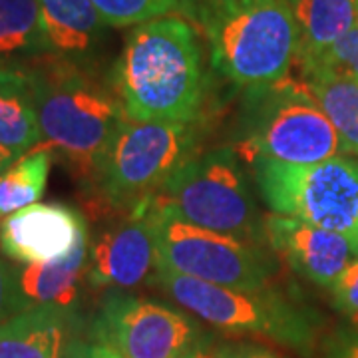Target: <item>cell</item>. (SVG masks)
<instances>
[{"instance_id": "6da1fadb", "label": "cell", "mask_w": 358, "mask_h": 358, "mask_svg": "<svg viewBox=\"0 0 358 358\" xmlns=\"http://www.w3.org/2000/svg\"><path fill=\"white\" fill-rule=\"evenodd\" d=\"M114 88L134 122L192 124L205 92L203 52L193 26L178 16L136 26L117 58Z\"/></svg>"}, {"instance_id": "7a4b0ae2", "label": "cell", "mask_w": 358, "mask_h": 358, "mask_svg": "<svg viewBox=\"0 0 358 358\" xmlns=\"http://www.w3.org/2000/svg\"><path fill=\"white\" fill-rule=\"evenodd\" d=\"M24 70L44 143L64 157L74 176L94 181L108 148L129 120L115 88H108L82 64L56 56Z\"/></svg>"}, {"instance_id": "3957f363", "label": "cell", "mask_w": 358, "mask_h": 358, "mask_svg": "<svg viewBox=\"0 0 358 358\" xmlns=\"http://www.w3.org/2000/svg\"><path fill=\"white\" fill-rule=\"evenodd\" d=\"M213 64L239 86H267L287 76L296 60L299 32L289 0H245L201 8Z\"/></svg>"}, {"instance_id": "277c9868", "label": "cell", "mask_w": 358, "mask_h": 358, "mask_svg": "<svg viewBox=\"0 0 358 358\" xmlns=\"http://www.w3.org/2000/svg\"><path fill=\"white\" fill-rule=\"evenodd\" d=\"M145 205L157 215L245 241L265 239L249 181L229 148L193 155Z\"/></svg>"}, {"instance_id": "5b68a950", "label": "cell", "mask_w": 358, "mask_h": 358, "mask_svg": "<svg viewBox=\"0 0 358 358\" xmlns=\"http://www.w3.org/2000/svg\"><path fill=\"white\" fill-rule=\"evenodd\" d=\"M243 152L251 162L319 164L345 152L343 140L307 84L282 78L251 88Z\"/></svg>"}, {"instance_id": "8992f818", "label": "cell", "mask_w": 358, "mask_h": 358, "mask_svg": "<svg viewBox=\"0 0 358 358\" xmlns=\"http://www.w3.org/2000/svg\"><path fill=\"white\" fill-rule=\"evenodd\" d=\"M154 282L179 307L231 334H255L282 346L305 350L313 343V317L271 289L241 291L219 287L157 267Z\"/></svg>"}, {"instance_id": "52a82bcc", "label": "cell", "mask_w": 358, "mask_h": 358, "mask_svg": "<svg viewBox=\"0 0 358 358\" xmlns=\"http://www.w3.org/2000/svg\"><path fill=\"white\" fill-rule=\"evenodd\" d=\"M261 199L285 215L346 237L358 251V164L331 157L319 164H281L257 159Z\"/></svg>"}, {"instance_id": "ba28073f", "label": "cell", "mask_w": 358, "mask_h": 358, "mask_svg": "<svg viewBox=\"0 0 358 358\" xmlns=\"http://www.w3.org/2000/svg\"><path fill=\"white\" fill-rule=\"evenodd\" d=\"M192 124L128 120L94 176L98 193L126 213L152 201L166 181L195 155Z\"/></svg>"}, {"instance_id": "9c48e42d", "label": "cell", "mask_w": 358, "mask_h": 358, "mask_svg": "<svg viewBox=\"0 0 358 358\" xmlns=\"http://www.w3.org/2000/svg\"><path fill=\"white\" fill-rule=\"evenodd\" d=\"M157 267L219 287L259 291L277 263L253 241L157 215Z\"/></svg>"}, {"instance_id": "30bf717a", "label": "cell", "mask_w": 358, "mask_h": 358, "mask_svg": "<svg viewBox=\"0 0 358 358\" xmlns=\"http://www.w3.org/2000/svg\"><path fill=\"white\" fill-rule=\"evenodd\" d=\"M201 338V327L187 313L117 289L103 296L92 324V341L124 358H183Z\"/></svg>"}, {"instance_id": "8fae6325", "label": "cell", "mask_w": 358, "mask_h": 358, "mask_svg": "<svg viewBox=\"0 0 358 358\" xmlns=\"http://www.w3.org/2000/svg\"><path fill=\"white\" fill-rule=\"evenodd\" d=\"M157 271V213L140 205L98 231L88 245L92 289H131Z\"/></svg>"}, {"instance_id": "7c38bea8", "label": "cell", "mask_w": 358, "mask_h": 358, "mask_svg": "<svg viewBox=\"0 0 358 358\" xmlns=\"http://www.w3.org/2000/svg\"><path fill=\"white\" fill-rule=\"evenodd\" d=\"M88 237V223L76 207L34 203L0 219L2 255L18 265H46L70 255Z\"/></svg>"}, {"instance_id": "4fadbf2b", "label": "cell", "mask_w": 358, "mask_h": 358, "mask_svg": "<svg viewBox=\"0 0 358 358\" xmlns=\"http://www.w3.org/2000/svg\"><path fill=\"white\" fill-rule=\"evenodd\" d=\"M263 237L273 251L310 282L331 289L358 251L346 237L285 215L263 221Z\"/></svg>"}, {"instance_id": "5bb4252c", "label": "cell", "mask_w": 358, "mask_h": 358, "mask_svg": "<svg viewBox=\"0 0 358 358\" xmlns=\"http://www.w3.org/2000/svg\"><path fill=\"white\" fill-rule=\"evenodd\" d=\"M90 235L84 237L70 255L46 265L14 263L16 287L22 310L52 307L76 315L88 268Z\"/></svg>"}, {"instance_id": "9a60e30c", "label": "cell", "mask_w": 358, "mask_h": 358, "mask_svg": "<svg viewBox=\"0 0 358 358\" xmlns=\"http://www.w3.org/2000/svg\"><path fill=\"white\" fill-rule=\"evenodd\" d=\"M76 315L52 307L22 310L0 322V358H70Z\"/></svg>"}, {"instance_id": "2e32d148", "label": "cell", "mask_w": 358, "mask_h": 358, "mask_svg": "<svg viewBox=\"0 0 358 358\" xmlns=\"http://www.w3.org/2000/svg\"><path fill=\"white\" fill-rule=\"evenodd\" d=\"M48 56L82 62L98 50L108 24L92 0H38Z\"/></svg>"}, {"instance_id": "e0dca14e", "label": "cell", "mask_w": 358, "mask_h": 358, "mask_svg": "<svg viewBox=\"0 0 358 358\" xmlns=\"http://www.w3.org/2000/svg\"><path fill=\"white\" fill-rule=\"evenodd\" d=\"M296 32L301 68L319 64L358 20L357 0H289Z\"/></svg>"}, {"instance_id": "ac0fdd59", "label": "cell", "mask_w": 358, "mask_h": 358, "mask_svg": "<svg viewBox=\"0 0 358 358\" xmlns=\"http://www.w3.org/2000/svg\"><path fill=\"white\" fill-rule=\"evenodd\" d=\"M44 143L24 68H0V148L18 159Z\"/></svg>"}, {"instance_id": "d6986e66", "label": "cell", "mask_w": 358, "mask_h": 358, "mask_svg": "<svg viewBox=\"0 0 358 358\" xmlns=\"http://www.w3.org/2000/svg\"><path fill=\"white\" fill-rule=\"evenodd\" d=\"M305 84L338 131L345 152L358 154V82L327 64L303 68Z\"/></svg>"}, {"instance_id": "ffe728a7", "label": "cell", "mask_w": 358, "mask_h": 358, "mask_svg": "<svg viewBox=\"0 0 358 358\" xmlns=\"http://www.w3.org/2000/svg\"><path fill=\"white\" fill-rule=\"evenodd\" d=\"M48 56L38 0H0V68Z\"/></svg>"}, {"instance_id": "44dd1931", "label": "cell", "mask_w": 358, "mask_h": 358, "mask_svg": "<svg viewBox=\"0 0 358 358\" xmlns=\"http://www.w3.org/2000/svg\"><path fill=\"white\" fill-rule=\"evenodd\" d=\"M54 150L40 143L0 173V219L38 203L48 185Z\"/></svg>"}, {"instance_id": "7402d4cb", "label": "cell", "mask_w": 358, "mask_h": 358, "mask_svg": "<svg viewBox=\"0 0 358 358\" xmlns=\"http://www.w3.org/2000/svg\"><path fill=\"white\" fill-rule=\"evenodd\" d=\"M108 26L124 28L167 16L179 6V0H92Z\"/></svg>"}, {"instance_id": "603a6c76", "label": "cell", "mask_w": 358, "mask_h": 358, "mask_svg": "<svg viewBox=\"0 0 358 358\" xmlns=\"http://www.w3.org/2000/svg\"><path fill=\"white\" fill-rule=\"evenodd\" d=\"M319 64L331 66L358 82V20L345 36L334 44Z\"/></svg>"}, {"instance_id": "cb8c5ba5", "label": "cell", "mask_w": 358, "mask_h": 358, "mask_svg": "<svg viewBox=\"0 0 358 358\" xmlns=\"http://www.w3.org/2000/svg\"><path fill=\"white\" fill-rule=\"evenodd\" d=\"M331 293H333L334 307L338 308L346 319L358 324V257L334 281Z\"/></svg>"}, {"instance_id": "d4e9b609", "label": "cell", "mask_w": 358, "mask_h": 358, "mask_svg": "<svg viewBox=\"0 0 358 358\" xmlns=\"http://www.w3.org/2000/svg\"><path fill=\"white\" fill-rule=\"evenodd\" d=\"M18 313H22V305L16 287L14 263L0 255V322L8 320Z\"/></svg>"}, {"instance_id": "484cf974", "label": "cell", "mask_w": 358, "mask_h": 358, "mask_svg": "<svg viewBox=\"0 0 358 358\" xmlns=\"http://www.w3.org/2000/svg\"><path fill=\"white\" fill-rule=\"evenodd\" d=\"M213 355H215V358H282L277 352L268 350V348L249 345V343L221 345Z\"/></svg>"}, {"instance_id": "4316f807", "label": "cell", "mask_w": 358, "mask_h": 358, "mask_svg": "<svg viewBox=\"0 0 358 358\" xmlns=\"http://www.w3.org/2000/svg\"><path fill=\"white\" fill-rule=\"evenodd\" d=\"M327 355L329 358H358V331H341L334 334Z\"/></svg>"}, {"instance_id": "83f0119b", "label": "cell", "mask_w": 358, "mask_h": 358, "mask_svg": "<svg viewBox=\"0 0 358 358\" xmlns=\"http://www.w3.org/2000/svg\"><path fill=\"white\" fill-rule=\"evenodd\" d=\"M70 358H124L114 348L102 345L98 341H74Z\"/></svg>"}, {"instance_id": "f1b7e54d", "label": "cell", "mask_w": 358, "mask_h": 358, "mask_svg": "<svg viewBox=\"0 0 358 358\" xmlns=\"http://www.w3.org/2000/svg\"><path fill=\"white\" fill-rule=\"evenodd\" d=\"M245 0H203V8L209 10H217V8H229V6H237Z\"/></svg>"}, {"instance_id": "f546056e", "label": "cell", "mask_w": 358, "mask_h": 358, "mask_svg": "<svg viewBox=\"0 0 358 358\" xmlns=\"http://www.w3.org/2000/svg\"><path fill=\"white\" fill-rule=\"evenodd\" d=\"M14 162H16V157H14L10 152H6V150H2V148H0V173H2L4 169H8V167L13 166Z\"/></svg>"}, {"instance_id": "4dcf8cb0", "label": "cell", "mask_w": 358, "mask_h": 358, "mask_svg": "<svg viewBox=\"0 0 358 358\" xmlns=\"http://www.w3.org/2000/svg\"><path fill=\"white\" fill-rule=\"evenodd\" d=\"M183 358H215V355L213 352H209L207 348H203V346H199V348H195L193 352H189L187 357Z\"/></svg>"}, {"instance_id": "1f68e13d", "label": "cell", "mask_w": 358, "mask_h": 358, "mask_svg": "<svg viewBox=\"0 0 358 358\" xmlns=\"http://www.w3.org/2000/svg\"><path fill=\"white\" fill-rule=\"evenodd\" d=\"M357 8H358V0H357Z\"/></svg>"}]
</instances>
